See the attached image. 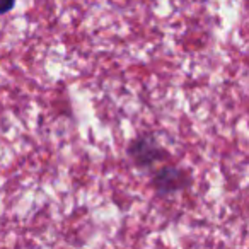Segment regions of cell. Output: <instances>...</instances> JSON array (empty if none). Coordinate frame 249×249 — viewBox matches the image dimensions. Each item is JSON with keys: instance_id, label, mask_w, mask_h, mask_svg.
<instances>
[{"instance_id": "obj_1", "label": "cell", "mask_w": 249, "mask_h": 249, "mask_svg": "<svg viewBox=\"0 0 249 249\" xmlns=\"http://www.w3.org/2000/svg\"><path fill=\"white\" fill-rule=\"evenodd\" d=\"M128 156L142 169H150L162 160L169 159V152L157 142L154 135H140L128 145Z\"/></svg>"}, {"instance_id": "obj_2", "label": "cell", "mask_w": 249, "mask_h": 249, "mask_svg": "<svg viewBox=\"0 0 249 249\" xmlns=\"http://www.w3.org/2000/svg\"><path fill=\"white\" fill-rule=\"evenodd\" d=\"M152 184L157 195H171L186 190L191 184V176L186 169L178 166H162L154 173Z\"/></svg>"}, {"instance_id": "obj_3", "label": "cell", "mask_w": 249, "mask_h": 249, "mask_svg": "<svg viewBox=\"0 0 249 249\" xmlns=\"http://www.w3.org/2000/svg\"><path fill=\"white\" fill-rule=\"evenodd\" d=\"M14 5H16V0H0V16L12 11Z\"/></svg>"}]
</instances>
